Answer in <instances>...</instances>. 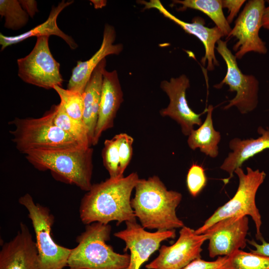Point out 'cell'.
Segmentation results:
<instances>
[{"label":"cell","instance_id":"cell-27","mask_svg":"<svg viewBox=\"0 0 269 269\" xmlns=\"http://www.w3.org/2000/svg\"><path fill=\"white\" fill-rule=\"evenodd\" d=\"M53 89L60 98L67 114L72 119L83 121L84 101L82 94L68 89H65L58 86H54Z\"/></svg>","mask_w":269,"mask_h":269},{"label":"cell","instance_id":"cell-19","mask_svg":"<svg viewBox=\"0 0 269 269\" xmlns=\"http://www.w3.org/2000/svg\"><path fill=\"white\" fill-rule=\"evenodd\" d=\"M261 136L256 139L253 138L241 140L234 138L229 142L232 152L229 153L220 168L229 174V177L224 180L226 184L233 177L235 170L241 167L244 162L265 149L269 148V130L260 127L258 129Z\"/></svg>","mask_w":269,"mask_h":269},{"label":"cell","instance_id":"cell-34","mask_svg":"<svg viewBox=\"0 0 269 269\" xmlns=\"http://www.w3.org/2000/svg\"><path fill=\"white\" fill-rule=\"evenodd\" d=\"M18 1L23 9L31 18H33L36 13L38 12L36 1L34 0H19Z\"/></svg>","mask_w":269,"mask_h":269},{"label":"cell","instance_id":"cell-30","mask_svg":"<svg viewBox=\"0 0 269 269\" xmlns=\"http://www.w3.org/2000/svg\"><path fill=\"white\" fill-rule=\"evenodd\" d=\"M120 157V175L124 177V172L129 164L133 155L134 138L126 133L117 134Z\"/></svg>","mask_w":269,"mask_h":269},{"label":"cell","instance_id":"cell-12","mask_svg":"<svg viewBox=\"0 0 269 269\" xmlns=\"http://www.w3.org/2000/svg\"><path fill=\"white\" fill-rule=\"evenodd\" d=\"M126 228L114 234L125 243L124 252L130 251V261L127 269H139L150 256L159 249L160 243L176 237L175 230L150 232L136 222H126Z\"/></svg>","mask_w":269,"mask_h":269},{"label":"cell","instance_id":"cell-3","mask_svg":"<svg viewBox=\"0 0 269 269\" xmlns=\"http://www.w3.org/2000/svg\"><path fill=\"white\" fill-rule=\"evenodd\" d=\"M111 226L99 222L87 225L71 249L68 269H127L130 261L127 253H116L106 242L110 240Z\"/></svg>","mask_w":269,"mask_h":269},{"label":"cell","instance_id":"cell-9","mask_svg":"<svg viewBox=\"0 0 269 269\" xmlns=\"http://www.w3.org/2000/svg\"><path fill=\"white\" fill-rule=\"evenodd\" d=\"M49 36L37 37L31 51L17 60L18 76L25 83L47 90L62 87L63 79L60 64L53 57L49 47Z\"/></svg>","mask_w":269,"mask_h":269},{"label":"cell","instance_id":"cell-32","mask_svg":"<svg viewBox=\"0 0 269 269\" xmlns=\"http://www.w3.org/2000/svg\"><path fill=\"white\" fill-rule=\"evenodd\" d=\"M246 1L245 0H222L223 8H227L228 9L229 15L227 20L229 24L233 22L241 7Z\"/></svg>","mask_w":269,"mask_h":269},{"label":"cell","instance_id":"cell-24","mask_svg":"<svg viewBox=\"0 0 269 269\" xmlns=\"http://www.w3.org/2000/svg\"><path fill=\"white\" fill-rule=\"evenodd\" d=\"M53 106L54 124L72 136L82 147H91L88 130L84 122L71 118L67 114L61 103Z\"/></svg>","mask_w":269,"mask_h":269},{"label":"cell","instance_id":"cell-14","mask_svg":"<svg viewBox=\"0 0 269 269\" xmlns=\"http://www.w3.org/2000/svg\"><path fill=\"white\" fill-rule=\"evenodd\" d=\"M190 87V81L185 74L169 81L164 80L160 83V88L168 96V106L160 111L162 117H169L180 125L181 131L185 135H189L194 130V126H200V116L207 111L196 114L189 106L186 96L187 89Z\"/></svg>","mask_w":269,"mask_h":269},{"label":"cell","instance_id":"cell-8","mask_svg":"<svg viewBox=\"0 0 269 269\" xmlns=\"http://www.w3.org/2000/svg\"><path fill=\"white\" fill-rule=\"evenodd\" d=\"M216 50L224 59L227 72L222 81L214 87L220 89L225 84L229 91L236 92L235 97L229 101L223 109L236 107L242 114H246L256 109L258 103L259 82L253 75L245 74L239 68L237 58L227 46V42L221 39L217 42Z\"/></svg>","mask_w":269,"mask_h":269},{"label":"cell","instance_id":"cell-31","mask_svg":"<svg viewBox=\"0 0 269 269\" xmlns=\"http://www.w3.org/2000/svg\"><path fill=\"white\" fill-rule=\"evenodd\" d=\"M226 257H219L214 261H206L201 258L197 259L183 269H223Z\"/></svg>","mask_w":269,"mask_h":269},{"label":"cell","instance_id":"cell-20","mask_svg":"<svg viewBox=\"0 0 269 269\" xmlns=\"http://www.w3.org/2000/svg\"><path fill=\"white\" fill-rule=\"evenodd\" d=\"M73 2V0H62L57 6H53L46 20L28 31L15 36H6L0 33L1 51H3L9 46L19 43L33 36L38 37L50 35H56L60 37L71 49H76L78 46L74 39L63 32L57 23V19L60 13Z\"/></svg>","mask_w":269,"mask_h":269},{"label":"cell","instance_id":"cell-35","mask_svg":"<svg viewBox=\"0 0 269 269\" xmlns=\"http://www.w3.org/2000/svg\"><path fill=\"white\" fill-rule=\"evenodd\" d=\"M262 27L269 30V5L265 7L263 12Z\"/></svg>","mask_w":269,"mask_h":269},{"label":"cell","instance_id":"cell-2","mask_svg":"<svg viewBox=\"0 0 269 269\" xmlns=\"http://www.w3.org/2000/svg\"><path fill=\"white\" fill-rule=\"evenodd\" d=\"M134 189L131 206L144 229L164 231L184 226L176 213L182 200L180 193L167 190L156 175L146 179L139 178Z\"/></svg>","mask_w":269,"mask_h":269},{"label":"cell","instance_id":"cell-22","mask_svg":"<svg viewBox=\"0 0 269 269\" xmlns=\"http://www.w3.org/2000/svg\"><path fill=\"white\" fill-rule=\"evenodd\" d=\"M207 109V116L199 128L192 131L188 135L187 143L192 150H200L212 158L218 155V146L221 139L220 133L216 131L213 125L212 112L214 107L209 105Z\"/></svg>","mask_w":269,"mask_h":269},{"label":"cell","instance_id":"cell-21","mask_svg":"<svg viewBox=\"0 0 269 269\" xmlns=\"http://www.w3.org/2000/svg\"><path fill=\"white\" fill-rule=\"evenodd\" d=\"M106 59L104 58L93 72L82 93L84 101L83 120L89 133L91 146L98 120L103 73L106 69Z\"/></svg>","mask_w":269,"mask_h":269},{"label":"cell","instance_id":"cell-28","mask_svg":"<svg viewBox=\"0 0 269 269\" xmlns=\"http://www.w3.org/2000/svg\"><path fill=\"white\" fill-rule=\"evenodd\" d=\"M102 156L104 165L109 172L110 178H122L120 175V157L117 134L112 138L105 141Z\"/></svg>","mask_w":269,"mask_h":269},{"label":"cell","instance_id":"cell-15","mask_svg":"<svg viewBox=\"0 0 269 269\" xmlns=\"http://www.w3.org/2000/svg\"><path fill=\"white\" fill-rule=\"evenodd\" d=\"M140 2L144 5V8L158 10L164 17L180 26L186 33L195 36L201 41L205 48V54L201 62L204 66L207 64V70L213 71L215 66H219L215 56V49L217 42L224 35L217 26L207 27L203 20L199 19L191 23L184 21L168 11L159 0H142Z\"/></svg>","mask_w":269,"mask_h":269},{"label":"cell","instance_id":"cell-23","mask_svg":"<svg viewBox=\"0 0 269 269\" xmlns=\"http://www.w3.org/2000/svg\"><path fill=\"white\" fill-rule=\"evenodd\" d=\"M173 2L181 5V9L189 8L202 12L214 22L224 36L230 33L232 28L224 14L222 0H175Z\"/></svg>","mask_w":269,"mask_h":269},{"label":"cell","instance_id":"cell-13","mask_svg":"<svg viewBox=\"0 0 269 269\" xmlns=\"http://www.w3.org/2000/svg\"><path fill=\"white\" fill-rule=\"evenodd\" d=\"M248 230L247 216L228 218L213 224L203 233L208 236L210 257L229 256L245 248Z\"/></svg>","mask_w":269,"mask_h":269},{"label":"cell","instance_id":"cell-25","mask_svg":"<svg viewBox=\"0 0 269 269\" xmlns=\"http://www.w3.org/2000/svg\"><path fill=\"white\" fill-rule=\"evenodd\" d=\"M223 269H269V257L238 250L226 257Z\"/></svg>","mask_w":269,"mask_h":269},{"label":"cell","instance_id":"cell-17","mask_svg":"<svg viewBox=\"0 0 269 269\" xmlns=\"http://www.w3.org/2000/svg\"><path fill=\"white\" fill-rule=\"evenodd\" d=\"M123 101V93L117 71L109 72L105 69L92 145L98 143L104 132L114 127L115 119Z\"/></svg>","mask_w":269,"mask_h":269},{"label":"cell","instance_id":"cell-1","mask_svg":"<svg viewBox=\"0 0 269 269\" xmlns=\"http://www.w3.org/2000/svg\"><path fill=\"white\" fill-rule=\"evenodd\" d=\"M139 178L136 172L126 177L109 178L93 184L81 200L80 217L83 224L94 222L117 225L136 220L131 206L132 191Z\"/></svg>","mask_w":269,"mask_h":269},{"label":"cell","instance_id":"cell-26","mask_svg":"<svg viewBox=\"0 0 269 269\" xmlns=\"http://www.w3.org/2000/svg\"><path fill=\"white\" fill-rule=\"evenodd\" d=\"M0 15L4 17V27L13 30L24 27L29 16L17 0H0Z\"/></svg>","mask_w":269,"mask_h":269},{"label":"cell","instance_id":"cell-5","mask_svg":"<svg viewBox=\"0 0 269 269\" xmlns=\"http://www.w3.org/2000/svg\"><path fill=\"white\" fill-rule=\"evenodd\" d=\"M52 106L38 118H15L9 122L14 126L10 131L17 149L23 154L35 150H55L84 148L54 123Z\"/></svg>","mask_w":269,"mask_h":269},{"label":"cell","instance_id":"cell-18","mask_svg":"<svg viewBox=\"0 0 269 269\" xmlns=\"http://www.w3.org/2000/svg\"><path fill=\"white\" fill-rule=\"evenodd\" d=\"M116 33L114 27L108 24L105 26L102 44L98 50L85 61H78L72 70L67 89L82 94L93 72L99 63L109 55H118L123 50L122 44H114Z\"/></svg>","mask_w":269,"mask_h":269},{"label":"cell","instance_id":"cell-6","mask_svg":"<svg viewBox=\"0 0 269 269\" xmlns=\"http://www.w3.org/2000/svg\"><path fill=\"white\" fill-rule=\"evenodd\" d=\"M239 178L237 190L233 198L219 207L203 225L195 230L197 234H203L216 222L228 218L250 216L256 228V238L261 242L264 239L261 233V216L256 204V195L263 183L266 174L259 169L247 167L245 173L241 167L234 171Z\"/></svg>","mask_w":269,"mask_h":269},{"label":"cell","instance_id":"cell-4","mask_svg":"<svg viewBox=\"0 0 269 269\" xmlns=\"http://www.w3.org/2000/svg\"><path fill=\"white\" fill-rule=\"evenodd\" d=\"M93 153L91 147L35 150L27 153L25 158L37 169L49 170L57 179L74 184L87 192L93 185Z\"/></svg>","mask_w":269,"mask_h":269},{"label":"cell","instance_id":"cell-16","mask_svg":"<svg viewBox=\"0 0 269 269\" xmlns=\"http://www.w3.org/2000/svg\"><path fill=\"white\" fill-rule=\"evenodd\" d=\"M0 269H40L36 243L22 222L16 236L2 246Z\"/></svg>","mask_w":269,"mask_h":269},{"label":"cell","instance_id":"cell-33","mask_svg":"<svg viewBox=\"0 0 269 269\" xmlns=\"http://www.w3.org/2000/svg\"><path fill=\"white\" fill-rule=\"evenodd\" d=\"M248 243L255 247V249H250L251 252L261 256L269 257V243L266 242L263 239L262 244H258L254 240H248Z\"/></svg>","mask_w":269,"mask_h":269},{"label":"cell","instance_id":"cell-29","mask_svg":"<svg viewBox=\"0 0 269 269\" xmlns=\"http://www.w3.org/2000/svg\"><path fill=\"white\" fill-rule=\"evenodd\" d=\"M207 177L203 167L193 163L188 170L186 183L187 189L193 197L197 196L207 184Z\"/></svg>","mask_w":269,"mask_h":269},{"label":"cell","instance_id":"cell-10","mask_svg":"<svg viewBox=\"0 0 269 269\" xmlns=\"http://www.w3.org/2000/svg\"><path fill=\"white\" fill-rule=\"evenodd\" d=\"M265 7L264 0H249L227 36L235 37L237 40L233 46L237 59H241L251 52L260 54L268 52L266 44L259 35Z\"/></svg>","mask_w":269,"mask_h":269},{"label":"cell","instance_id":"cell-36","mask_svg":"<svg viewBox=\"0 0 269 269\" xmlns=\"http://www.w3.org/2000/svg\"><path fill=\"white\" fill-rule=\"evenodd\" d=\"M96 8H101L104 6L106 4V1L105 0H91Z\"/></svg>","mask_w":269,"mask_h":269},{"label":"cell","instance_id":"cell-11","mask_svg":"<svg viewBox=\"0 0 269 269\" xmlns=\"http://www.w3.org/2000/svg\"><path fill=\"white\" fill-rule=\"evenodd\" d=\"M208 240L205 234H197L192 229L183 226L179 237L172 245H162L158 256L145 266L147 269H183L195 259L201 258L202 246Z\"/></svg>","mask_w":269,"mask_h":269},{"label":"cell","instance_id":"cell-7","mask_svg":"<svg viewBox=\"0 0 269 269\" xmlns=\"http://www.w3.org/2000/svg\"><path fill=\"white\" fill-rule=\"evenodd\" d=\"M27 210L34 230L40 269H64L67 267L71 249L56 243L52 238L51 228L53 215L46 207L35 203L26 193L18 199Z\"/></svg>","mask_w":269,"mask_h":269}]
</instances>
